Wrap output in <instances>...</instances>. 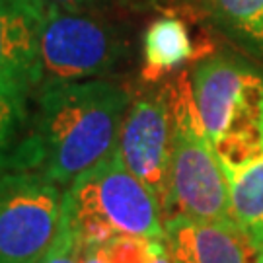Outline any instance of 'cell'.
<instances>
[{"mask_svg":"<svg viewBox=\"0 0 263 263\" xmlns=\"http://www.w3.org/2000/svg\"><path fill=\"white\" fill-rule=\"evenodd\" d=\"M2 170H26L68 189L117 151L131 94L105 78L41 86Z\"/></svg>","mask_w":263,"mask_h":263,"instance_id":"cell-1","label":"cell"},{"mask_svg":"<svg viewBox=\"0 0 263 263\" xmlns=\"http://www.w3.org/2000/svg\"><path fill=\"white\" fill-rule=\"evenodd\" d=\"M203 129L224 170L255 156L263 144V70L242 57L201 59L187 76Z\"/></svg>","mask_w":263,"mask_h":263,"instance_id":"cell-2","label":"cell"},{"mask_svg":"<svg viewBox=\"0 0 263 263\" xmlns=\"http://www.w3.org/2000/svg\"><path fill=\"white\" fill-rule=\"evenodd\" d=\"M170 88L174 139L164 222L172 216H185L201 222L236 224L224 164L199 121L187 74H179Z\"/></svg>","mask_w":263,"mask_h":263,"instance_id":"cell-3","label":"cell"},{"mask_svg":"<svg viewBox=\"0 0 263 263\" xmlns=\"http://www.w3.org/2000/svg\"><path fill=\"white\" fill-rule=\"evenodd\" d=\"M65 199L82 242L104 244L117 236L166 238L160 203L117 151L65 189Z\"/></svg>","mask_w":263,"mask_h":263,"instance_id":"cell-4","label":"cell"},{"mask_svg":"<svg viewBox=\"0 0 263 263\" xmlns=\"http://www.w3.org/2000/svg\"><path fill=\"white\" fill-rule=\"evenodd\" d=\"M35 8L41 86L102 78L127 59L129 45L121 29L98 10L57 8L39 2Z\"/></svg>","mask_w":263,"mask_h":263,"instance_id":"cell-5","label":"cell"},{"mask_svg":"<svg viewBox=\"0 0 263 263\" xmlns=\"http://www.w3.org/2000/svg\"><path fill=\"white\" fill-rule=\"evenodd\" d=\"M65 189L35 172L0 170V263H41L63 224Z\"/></svg>","mask_w":263,"mask_h":263,"instance_id":"cell-6","label":"cell"},{"mask_svg":"<svg viewBox=\"0 0 263 263\" xmlns=\"http://www.w3.org/2000/svg\"><path fill=\"white\" fill-rule=\"evenodd\" d=\"M174 139L170 84L137 94L125 113L117 152L125 166L154 193L162 215L168 207V179Z\"/></svg>","mask_w":263,"mask_h":263,"instance_id":"cell-7","label":"cell"},{"mask_svg":"<svg viewBox=\"0 0 263 263\" xmlns=\"http://www.w3.org/2000/svg\"><path fill=\"white\" fill-rule=\"evenodd\" d=\"M41 86L33 0H0V92L28 105Z\"/></svg>","mask_w":263,"mask_h":263,"instance_id":"cell-8","label":"cell"},{"mask_svg":"<svg viewBox=\"0 0 263 263\" xmlns=\"http://www.w3.org/2000/svg\"><path fill=\"white\" fill-rule=\"evenodd\" d=\"M166 246L174 263H248V240L236 224L185 216L166 220Z\"/></svg>","mask_w":263,"mask_h":263,"instance_id":"cell-9","label":"cell"},{"mask_svg":"<svg viewBox=\"0 0 263 263\" xmlns=\"http://www.w3.org/2000/svg\"><path fill=\"white\" fill-rule=\"evenodd\" d=\"M232 216L255 255L263 252V144L255 156L226 170Z\"/></svg>","mask_w":263,"mask_h":263,"instance_id":"cell-10","label":"cell"},{"mask_svg":"<svg viewBox=\"0 0 263 263\" xmlns=\"http://www.w3.org/2000/svg\"><path fill=\"white\" fill-rule=\"evenodd\" d=\"M187 26L176 16L156 18L142 35V74L148 82L158 80L193 57Z\"/></svg>","mask_w":263,"mask_h":263,"instance_id":"cell-11","label":"cell"},{"mask_svg":"<svg viewBox=\"0 0 263 263\" xmlns=\"http://www.w3.org/2000/svg\"><path fill=\"white\" fill-rule=\"evenodd\" d=\"M215 28L248 55L263 59V0H205Z\"/></svg>","mask_w":263,"mask_h":263,"instance_id":"cell-12","label":"cell"},{"mask_svg":"<svg viewBox=\"0 0 263 263\" xmlns=\"http://www.w3.org/2000/svg\"><path fill=\"white\" fill-rule=\"evenodd\" d=\"M28 105L0 92V170L4 168L12 148L20 141L28 123Z\"/></svg>","mask_w":263,"mask_h":263,"instance_id":"cell-13","label":"cell"},{"mask_svg":"<svg viewBox=\"0 0 263 263\" xmlns=\"http://www.w3.org/2000/svg\"><path fill=\"white\" fill-rule=\"evenodd\" d=\"M41 263H82V240H80V236H78L74 224L70 220L66 199L61 230H59L57 240L53 242L47 255L41 259Z\"/></svg>","mask_w":263,"mask_h":263,"instance_id":"cell-14","label":"cell"},{"mask_svg":"<svg viewBox=\"0 0 263 263\" xmlns=\"http://www.w3.org/2000/svg\"><path fill=\"white\" fill-rule=\"evenodd\" d=\"M45 6H57V8L68 10H98L111 4L113 0H35Z\"/></svg>","mask_w":263,"mask_h":263,"instance_id":"cell-15","label":"cell"},{"mask_svg":"<svg viewBox=\"0 0 263 263\" xmlns=\"http://www.w3.org/2000/svg\"><path fill=\"white\" fill-rule=\"evenodd\" d=\"M142 263H174L168 246H166V238H152L148 242L146 257Z\"/></svg>","mask_w":263,"mask_h":263,"instance_id":"cell-16","label":"cell"},{"mask_svg":"<svg viewBox=\"0 0 263 263\" xmlns=\"http://www.w3.org/2000/svg\"><path fill=\"white\" fill-rule=\"evenodd\" d=\"M82 263H107L102 252V246L82 242Z\"/></svg>","mask_w":263,"mask_h":263,"instance_id":"cell-17","label":"cell"},{"mask_svg":"<svg viewBox=\"0 0 263 263\" xmlns=\"http://www.w3.org/2000/svg\"><path fill=\"white\" fill-rule=\"evenodd\" d=\"M133 6H152V4H160V2H168V0H125Z\"/></svg>","mask_w":263,"mask_h":263,"instance_id":"cell-18","label":"cell"},{"mask_svg":"<svg viewBox=\"0 0 263 263\" xmlns=\"http://www.w3.org/2000/svg\"><path fill=\"white\" fill-rule=\"evenodd\" d=\"M254 263H263V252H261V254H257V257H255Z\"/></svg>","mask_w":263,"mask_h":263,"instance_id":"cell-19","label":"cell"}]
</instances>
